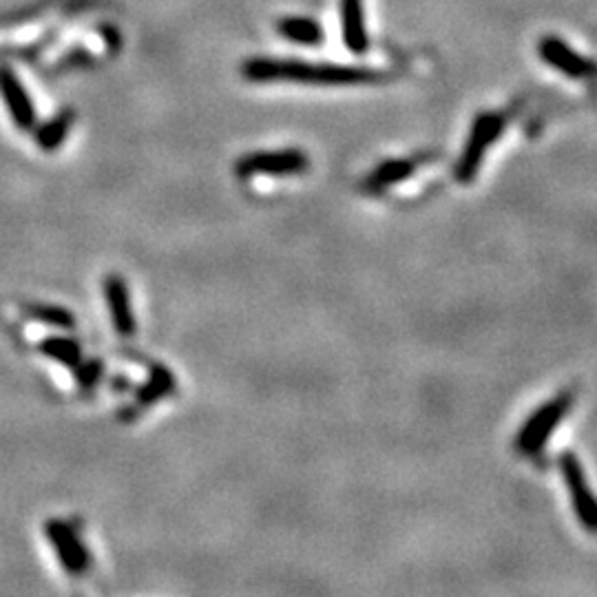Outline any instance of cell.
Returning <instances> with one entry per match:
<instances>
[{"label": "cell", "mask_w": 597, "mask_h": 597, "mask_svg": "<svg viewBox=\"0 0 597 597\" xmlns=\"http://www.w3.org/2000/svg\"><path fill=\"white\" fill-rule=\"evenodd\" d=\"M538 54L549 67H553L555 71H560V73H564V76L575 78V80L589 78L595 71L593 62L589 58H584L582 54H578V51L564 43L562 38H555V36L542 38L538 43Z\"/></svg>", "instance_id": "52a82bcc"}, {"label": "cell", "mask_w": 597, "mask_h": 597, "mask_svg": "<svg viewBox=\"0 0 597 597\" xmlns=\"http://www.w3.org/2000/svg\"><path fill=\"white\" fill-rule=\"evenodd\" d=\"M23 312L27 319L43 323L47 328H56V330L76 328V317H73V312L62 306H51V303H29V306L23 308Z\"/></svg>", "instance_id": "9a60e30c"}, {"label": "cell", "mask_w": 597, "mask_h": 597, "mask_svg": "<svg viewBox=\"0 0 597 597\" xmlns=\"http://www.w3.org/2000/svg\"><path fill=\"white\" fill-rule=\"evenodd\" d=\"M51 549L58 555L62 569L71 575H85L91 569V553L78 529L67 520L51 518L45 525Z\"/></svg>", "instance_id": "8992f818"}, {"label": "cell", "mask_w": 597, "mask_h": 597, "mask_svg": "<svg viewBox=\"0 0 597 597\" xmlns=\"http://www.w3.org/2000/svg\"><path fill=\"white\" fill-rule=\"evenodd\" d=\"M310 160L301 149H279V151H257L237 160L235 173L242 180L266 175V177H292L308 171Z\"/></svg>", "instance_id": "277c9868"}, {"label": "cell", "mask_w": 597, "mask_h": 597, "mask_svg": "<svg viewBox=\"0 0 597 597\" xmlns=\"http://www.w3.org/2000/svg\"><path fill=\"white\" fill-rule=\"evenodd\" d=\"M104 299H107L115 332L122 334V337H133L138 323H135V314L131 308L129 286L122 275H115V272L107 275V279H104Z\"/></svg>", "instance_id": "9c48e42d"}, {"label": "cell", "mask_w": 597, "mask_h": 597, "mask_svg": "<svg viewBox=\"0 0 597 597\" xmlns=\"http://www.w3.org/2000/svg\"><path fill=\"white\" fill-rule=\"evenodd\" d=\"M573 401H575L573 392L567 390L549 398L547 403L538 407V410L527 418V423L518 429L516 441H513L516 452L527 458H536L538 454H542L553 434V429L558 427L564 421V416L571 412Z\"/></svg>", "instance_id": "7a4b0ae2"}, {"label": "cell", "mask_w": 597, "mask_h": 597, "mask_svg": "<svg viewBox=\"0 0 597 597\" xmlns=\"http://www.w3.org/2000/svg\"><path fill=\"white\" fill-rule=\"evenodd\" d=\"M421 160L416 157H394V160L381 162L376 169L363 180V191L365 193H383L394 184H401L410 180L414 171L418 169Z\"/></svg>", "instance_id": "8fae6325"}, {"label": "cell", "mask_w": 597, "mask_h": 597, "mask_svg": "<svg viewBox=\"0 0 597 597\" xmlns=\"http://www.w3.org/2000/svg\"><path fill=\"white\" fill-rule=\"evenodd\" d=\"M502 129H505V115L496 111L480 113L474 120L463 155H460V160L456 164V180L460 184H469L476 180L480 164H483L487 151L500 138Z\"/></svg>", "instance_id": "3957f363"}, {"label": "cell", "mask_w": 597, "mask_h": 597, "mask_svg": "<svg viewBox=\"0 0 597 597\" xmlns=\"http://www.w3.org/2000/svg\"><path fill=\"white\" fill-rule=\"evenodd\" d=\"M242 76L250 82H306L321 87L372 85L385 76L368 67L334 65V62H308L297 58H250L242 65Z\"/></svg>", "instance_id": "6da1fadb"}, {"label": "cell", "mask_w": 597, "mask_h": 597, "mask_svg": "<svg viewBox=\"0 0 597 597\" xmlns=\"http://www.w3.org/2000/svg\"><path fill=\"white\" fill-rule=\"evenodd\" d=\"M279 34L284 36L290 43L314 47L323 43V27L312 18L303 16H286L277 23Z\"/></svg>", "instance_id": "7c38bea8"}, {"label": "cell", "mask_w": 597, "mask_h": 597, "mask_svg": "<svg viewBox=\"0 0 597 597\" xmlns=\"http://www.w3.org/2000/svg\"><path fill=\"white\" fill-rule=\"evenodd\" d=\"M102 372H104V363L98 359H89V361H80L76 368H73V374H76V383L80 387H89L98 385V381L102 379Z\"/></svg>", "instance_id": "e0dca14e"}, {"label": "cell", "mask_w": 597, "mask_h": 597, "mask_svg": "<svg viewBox=\"0 0 597 597\" xmlns=\"http://www.w3.org/2000/svg\"><path fill=\"white\" fill-rule=\"evenodd\" d=\"M73 120H76V113H73V109L58 111L54 115V118H51L49 122H45L43 127L38 129L36 144L43 151H56V149H60V146L65 144L67 135H69V131L73 127Z\"/></svg>", "instance_id": "5bb4252c"}, {"label": "cell", "mask_w": 597, "mask_h": 597, "mask_svg": "<svg viewBox=\"0 0 597 597\" xmlns=\"http://www.w3.org/2000/svg\"><path fill=\"white\" fill-rule=\"evenodd\" d=\"M343 43L352 54H365L370 47L368 25H365L363 0H339Z\"/></svg>", "instance_id": "30bf717a"}, {"label": "cell", "mask_w": 597, "mask_h": 597, "mask_svg": "<svg viewBox=\"0 0 597 597\" xmlns=\"http://www.w3.org/2000/svg\"><path fill=\"white\" fill-rule=\"evenodd\" d=\"M38 352L45 354L51 361L65 365L69 370L76 368V365L82 361L80 343L69 337H47L38 343Z\"/></svg>", "instance_id": "2e32d148"}, {"label": "cell", "mask_w": 597, "mask_h": 597, "mask_svg": "<svg viewBox=\"0 0 597 597\" xmlns=\"http://www.w3.org/2000/svg\"><path fill=\"white\" fill-rule=\"evenodd\" d=\"M111 383H113V385H111V390H113V392H127L129 387H131V379H129V376H124V374L115 376V379H113Z\"/></svg>", "instance_id": "ac0fdd59"}, {"label": "cell", "mask_w": 597, "mask_h": 597, "mask_svg": "<svg viewBox=\"0 0 597 597\" xmlns=\"http://www.w3.org/2000/svg\"><path fill=\"white\" fill-rule=\"evenodd\" d=\"M175 387L177 381L169 368H164V365H151L149 379L142 383L135 398H138L140 405H153L160 401V398L175 394Z\"/></svg>", "instance_id": "4fadbf2b"}, {"label": "cell", "mask_w": 597, "mask_h": 597, "mask_svg": "<svg viewBox=\"0 0 597 597\" xmlns=\"http://www.w3.org/2000/svg\"><path fill=\"white\" fill-rule=\"evenodd\" d=\"M560 471L564 478V485H567L569 498L575 516H578L580 525L586 533H593L597 536V498L591 491L589 483H586V474L582 469L580 458L573 452H564L560 456Z\"/></svg>", "instance_id": "5b68a950"}, {"label": "cell", "mask_w": 597, "mask_h": 597, "mask_svg": "<svg viewBox=\"0 0 597 597\" xmlns=\"http://www.w3.org/2000/svg\"><path fill=\"white\" fill-rule=\"evenodd\" d=\"M0 96H3L5 107L12 113V120L20 131H31L36 127L34 102H31L23 82L7 67H0Z\"/></svg>", "instance_id": "ba28073f"}]
</instances>
